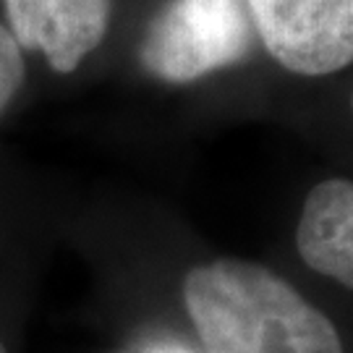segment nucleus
Masks as SVG:
<instances>
[{
	"label": "nucleus",
	"instance_id": "7ed1b4c3",
	"mask_svg": "<svg viewBox=\"0 0 353 353\" xmlns=\"http://www.w3.org/2000/svg\"><path fill=\"white\" fill-rule=\"evenodd\" d=\"M254 32L283 68L335 74L353 63V0H243Z\"/></svg>",
	"mask_w": 353,
	"mask_h": 353
},
{
	"label": "nucleus",
	"instance_id": "f257e3e1",
	"mask_svg": "<svg viewBox=\"0 0 353 353\" xmlns=\"http://www.w3.org/2000/svg\"><path fill=\"white\" fill-rule=\"evenodd\" d=\"M183 301L207 353H343L327 316L254 262L214 259L194 267Z\"/></svg>",
	"mask_w": 353,
	"mask_h": 353
},
{
	"label": "nucleus",
	"instance_id": "20e7f679",
	"mask_svg": "<svg viewBox=\"0 0 353 353\" xmlns=\"http://www.w3.org/2000/svg\"><path fill=\"white\" fill-rule=\"evenodd\" d=\"M11 37L26 50H42L61 74L74 71L102 42L110 0H3Z\"/></svg>",
	"mask_w": 353,
	"mask_h": 353
},
{
	"label": "nucleus",
	"instance_id": "f03ea898",
	"mask_svg": "<svg viewBox=\"0 0 353 353\" xmlns=\"http://www.w3.org/2000/svg\"><path fill=\"white\" fill-rule=\"evenodd\" d=\"M254 39L243 0H170L141 42L144 68L165 81H194L246 58Z\"/></svg>",
	"mask_w": 353,
	"mask_h": 353
},
{
	"label": "nucleus",
	"instance_id": "6e6552de",
	"mask_svg": "<svg viewBox=\"0 0 353 353\" xmlns=\"http://www.w3.org/2000/svg\"><path fill=\"white\" fill-rule=\"evenodd\" d=\"M163 353H178V351H163Z\"/></svg>",
	"mask_w": 353,
	"mask_h": 353
},
{
	"label": "nucleus",
	"instance_id": "0eeeda50",
	"mask_svg": "<svg viewBox=\"0 0 353 353\" xmlns=\"http://www.w3.org/2000/svg\"><path fill=\"white\" fill-rule=\"evenodd\" d=\"M0 353H6V348H3V343H0Z\"/></svg>",
	"mask_w": 353,
	"mask_h": 353
},
{
	"label": "nucleus",
	"instance_id": "39448f33",
	"mask_svg": "<svg viewBox=\"0 0 353 353\" xmlns=\"http://www.w3.org/2000/svg\"><path fill=\"white\" fill-rule=\"evenodd\" d=\"M296 249L319 275L353 288V183L330 178L309 191L296 228Z\"/></svg>",
	"mask_w": 353,
	"mask_h": 353
},
{
	"label": "nucleus",
	"instance_id": "423d86ee",
	"mask_svg": "<svg viewBox=\"0 0 353 353\" xmlns=\"http://www.w3.org/2000/svg\"><path fill=\"white\" fill-rule=\"evenodd\" d=\"M21 76H24V61H21L19 45L11 37V32L0 26V113L16 94Z\"/></svg>",
	"mask_w": 353,
	"mask_h": 353
}]
</instances>
